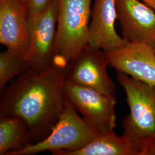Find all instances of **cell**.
I'll list each match as a JSON object with an SVG mask.
<instances>
[{"instance_id": "9c48e42d", "label": "cell", "mask_w": 155, "mask_h": 155, "mask_svg": "<svg viewBox=\"0 0 155 155\" xmlns=\"http://www.w3.org/2000/svg\"><path fill=\"white\" fill-rule=\"evenodd\" d=\"M105 54L109 65L117 71L155 86V52L152 46L127 43Z\"/></svg>"}, {"instance_id": "e0dca14e", "label": "cell", "mask_w": 155, "mask_h": 155, "mask_svg": "<svg viewBox=\"0 0 155 155\" xmlns=\"http://www.w3.org/2000/svg\"><path fill=\"white\" fill-rule=\"evenodd\" d=\"M155 11V0H141Z\"/></svg>"}, {"instance_id": "7c38bea8", "label": "cell", "mask_w": 155, "mask_h": 155, "mask_svg": "<svg viewBox=\"0 0 155 155\" xmlns=\"http://www.w3.org/2000/svg\"><path fill=\"white\" fill-rule=\"evenodd\" d=\"M56 155H139L132 144L123 135L119 136L114 130L98 133L89 143L79 150H61Z\"/></svg>"}, {"instance_id": "52a82bcc", "label": "cell", "mask_w": 155, "mask_h": 155, "mask_svg": "<svg viewBox=\"0 0 155 155\" xmlns=\"http://www.w3.org/2000/svg\"><path fill=\"white\" fill-rule=\"evenodd\" d=\"M58 11V0H52L45 11L29 18V45L25 57L30 68H44L53 60Z\"/></svg>"}, {"instance_id": "5bb4252c", "label": "cell", "mask_w": 155, "mask_h": 155, "mask_svg": "<svg viewBox=\"0 0 155 155\" xmlns=\"http://www.w3.org/2000/svg\"><path fill=\"white\" fill-rule=\"evenodd\" d=\"M29 68L25 56L6 48L0 54V90L2 93L12 81Z\"/></svg>"}, {"instance_id": "ba28073f", "label": "cell", "mask_w": 155, "mask_h": 155, "mask_svg": "<svg viewBox=\"0 0 155 155\" xmlns=\"http://www.w3.org/2000/svg\"><path fill=\"white\" fill-rule=\"evenodd\" d=\"M117 20L122 38L130 43L153 47L155 43V11L141 0H117Z\"/></svg>"}, {"instance_id": "4fadbf2b", "label": "cell", "mask_w": 155, "mask_h": 155, "mask_svg": "<svg viewBox=\"0 0 155 155\" xmlns=\"http://www.w3.org/2000/svg\"><path fill=\"white\" fill-rule=\"evenodd\" d=\"M31 144L28 125L18 117H0V155H9Z\"/></svg>"}, {"instance_id": "8992f818", "label": "cell", "mask_w": 155, "mask_h": 155, "mask_svg": "<svg viewBox=\"0 0 155 155\" xmlns=\"http://www.w3.org/2000/svg\"><path fill=\"white\" fill-rule=\"evenodd\" d=\"M105 52L87 45L68 63L67 81L116 97V86L107 72Z\"/></svg>"}, {"instance_id": "9a60e30c", "label": "cell", "mask_w": 155, "mask_h": 155, "mask_svg": "<svg viewBox=\"0 0 155 155\" xmlns=\"http://www.w3.org/2000/svg\"><path fill=\"white\" fill-rule=\"evenodd\" d=\"M52 0H25L29 18L40 15L50 5Z\"/></svg>"}, {"instance_id": "7a4b0ae2", "label": "cell", "mask_w": 155, "mask_h": 155, "mask_svg": "<svg viewBox=\"0 0 155 155\" xmlns=\"http://www.w3.org/2000/svg\"><path fill=\"white\" fill-rule=\"evenodd\" d=\"M117 79L125 92L130 110L122 122L123 136L140 155L155 143V86L119 71Z\"/></svg>"}, {"instance_id": "30bf717a", "label": "cell", "mask_w": 155, "mask_h": 155, "mask_svg": "<svg viewBox=\"0 0 155 155\" xmlns=\"http://www.w3.org/2000/svg\"><path fill=\"white\" fill-rule=\"evenodd\" d=\"M29 20L25 0H0V43L25 56L29 45Z\"/></svg>"}, {"instance_id": "277c9868", "label": "cell", "mask_w": 155, "mask_h": 155, "mask_svg": "<svg viewBox=\"0 0 155 155\" xmlns=\"http://www.w3.org/2000/svg\"><path fill=\"white\" fill-rule=\"evenodd\" d=\"M97 134L66 98L59 118L50 134L45 139L9 155H36L45 151L54 153L61 150H79Z\"/></svg>"}, {"instance_id": "ac0fdd59", "label": "cell", "mask_w": 155, "mask_h": 155, "mask_svg": "<svg viewBox=\"0 0 155 155\" xmlns=\"http://www.w3.org/2000/svg\"><path fill=\"white\" fill-rule=\"evenodd\" d=\"M153 47V50H154V51H155V44H154V45H153V47Z\"/></svg>"}, {"instance_id": "5b68a950", "label": "cell", "mask_w": 155, "mask_h": 155, "mask_svg": "<svg viewBox=\"0 0 155 155\" xmlns=\"http://www.w3.org/2000/svg\"><path fill=\"white\" fill-rule=\"evenodd\" d=\"M64 95L83 119L98 133L114 130L116 127V98L67 81Z\"/></svg>"}, {"instance_id": "8fae6325", "label": "cell", "mask_w": 155, "mask_h": 155, "mask_svg": "<svg viewBox=\"0 0 155 155\" xmlns=\"http://www.w3.org/2000/svg\"><path fill=\"white\" fill-rule=\"evenodd\" d=\"M117 0H95L91 9L87 45L108 52L127 44L117 33Z\"/></svg>"}, {"instance_id": "6da1fadb", "label": "cell", "mask_w": 155, "mask_h": 155, "mask_svg": "<svg viewBox=\"0 0 155 155\" xmlns=\"http://www.w3.org/2000/svg\"><path fill=\"white\" fill-rule=\"evenodd\" d=\"M68 63L55 58L42 69L29 68L1 93L0 116L18 117L28 125L34 144L55 125L65 104Z\"/></svg>"}, {"instance_id": "2e32d148", "label": "cell", "mask_w": 155, "mask_h": 155, "mask_svg": "<svg viewBox=\"0 0 155 155\" xmlns=\"http://www.w3.org/2000/svg\"><path fill=\"white\" fill-rule=\"evenodd\" d=\"M140 155H155V143L151 144L143 150Z\"/></svg>"}, {"instance_id": "3957f363", "label": "cell", "mask_w": 155, "mask_h": 155, "mask_svg": "<svg viewBox=\"0 0 155 155\" xmlns=\"http://www.w3.org/2000/svg\"><path fill=\"white\" fill-rule=\"evenodd\" d=\"M93 1L58 0L54 58L68 63L87 45Z\"/></svg>"}]
</instances>
